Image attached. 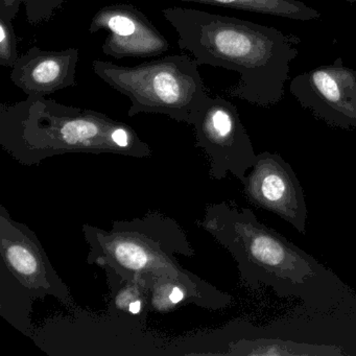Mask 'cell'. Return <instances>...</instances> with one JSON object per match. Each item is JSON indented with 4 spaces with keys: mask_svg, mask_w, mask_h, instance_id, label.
Returning a JSON list of instances; mask_svg holds the SVG:
<instances>
[{
    "mask_svg": "<svg viewBox=\"0 0 356 356\" xmlns=\"http://www.w3.org/2000/svg\"><path fill=\"white\" fill-rule=\"evenodd\" d=\"M99 31L108 32L102 51L116 60L160 57L170 49L168 39L143 11L131 3L101 8L89 26L90 34Z\"/></svg>",
    "mask_w": 356,
    "mask_h": 356,
    "instance_id": "10",
    "label": "cell"
},
{
    "mask_svg": "<svg viewBox=\"0 0 356 356\" xmlns=\"http://www.w3.org/2000/svg\"><path fill=\"white\" fill-rule=\"evenodd\" d=\"M345 1H347V3H356V0H345Z\"/></svg>",
    "mask_w": 356,
    "mask_h": 356,
    "instance_id": "16",
    "label": "cell"
},
{
    "mask_svg": "<svg viewBox=\"0 0 356 356\" xmlns=\"http://www.w3.org/2000/svg\"><path fill=\"white\" fill-rule=\"evenodd\" d=\"M243 185V193L252 205L273 212L305 234L308 214L305 193L291 164L279 154H257Z\"/></svg>",
    "mask_w": 356,
    "mask_h": 356,
    "instance_id": "9",
    "label": "cell"
},
{
    "mask_svg": "<svg viewBox=\"0 0 356 356\" xmlns=\"http://www.w3.org/2000/svg\"><path fill=\"white\" fill-rule=\"evenodd\" d=\"M199 226L230 252L241 283L253 291L270 287L280 298L306 299L323 280H330L316 258L234 202L207 205Z\"/></svg>",
    "mask_w": 356,
    "mask_h": 356,
    "instance_id": "3",
    "label": "cell"
},
{
    "mask_svg": "<svg viewBox=\"0 0 356 356\" xmlns=\"http://www.w3.org/2000/svg\"><path fill=\"white\" fill-rule=\"evenodd\" d=\"M0 314L29 334L35 300L47 296L74 308L70 287L58 275L36 233L0 206Z\"/></svg>",
    "mask_w": 356,
    "mask_h": 356,
    "instance_id": "6",
    "label": "cell"
},
{
    "mask_svg": "<svg viewBox=\"0 0 356 356\" xmlns=\"http://www.w3.org/2000/svg\"><path fill=\"white\" fill-rule=\"evenodd\" d=\"M0 145L26 166L66 154H113L139 159L153 155L152 147L129 124L41 95L0 105Z\"/></svg>",
    "mask_w": 356,
    "mask_h": 356,
    "instance_id": "2",
    "label": "cell"
},
{
    "mask_svg": "<svg viewBox=\"0 0 356 356\" xmlns=\"http://www.w3.org/2000/svg\"><path fill=\"white\" fill-rule=\"evenodd\" d=\"M195 304L210 310L224 309L232 304V296L216 286L202 287L180 279L165 276L152 277L149 285V310L166 312L179 303Z\"/></svg>",
    "mask_w": 356,
    "mask_h": 356,
    "instance_id": "12",
    "label": "cell"
},
{
    "mask_svg": "<svg viewBox=\"0 0 356 356\" xmlns=\"http://www.w3.org/2000/svg\"><path fill=\"white\" fill-rule=\"evenodd\" d=\"M193 128L195 147L207 156L211 179L222 181L232 174L243 183L257 154L236 106L224 97H210Z\"/></svg>",
    "mask_w": 356,
    "mask_h": 356,
    "instance_id": "7",
    "label": "cell"
},
{
    "mask_svg": "<svg viewBox=\"0 0 356 356\" xmlns=\"http://www.w3.org/2000/svg\"><path fill=\"white\" fill-rule=\"evenodd\" d=\"M161 13L179 35V47L199 65L238 74V83L226 90L230 97L264 108L282 101L291 62L299 54V38L203 10L175 7Z\"/></svg>",
    "mask_w": 356,
    "mask_h": 356,
    "instance_id": "1",
    "label": "cell"
},
{
    "mask_svg": "<svg viewBox=\"0 0 356 356\" xmlns=\"http://www.w3.org/2000/svg\"><path fill=\"white\" fill-rule=\"evenodd\" d=\"M289 92L302 108L328 126L356 128V70L343 65L341 58L296 76L289 83Z\"/></svg>",
    "mask_w": 356,
    "mask_h": 356,
    "instance_id": "8",
    "label": "cell"
},
{
    "mask_svg": "<svg viewBox=\"0 0 356 356\" xmlns=\"http://www.w3.org/2000/svg\"><path fill=\"white\" fill-rule=\"evenodd\" d=\"M12 22L0 16V65L11 70L19 59L17 38Z\"/></svg>",
    "mask_w": 356,
    "mask_h": 356,
    "instance_id": "15",
    "label": "cell"
},
{
    "mask_svg": "<svg viewBox=\"0 0 356 356\" xmlns=\"http://www.w3.org/2000/svg\"><path fill=\"white\" fill-rule=\"evenodd\" d=\"M197 60L172 55L136 66L97 59L93 72L131 102L128 115L162 114L193 126L210 95Z\"/></svg>",
    "mask_w": 356,
    "mask_h": 356,
    "instance_id": "5",
    "label": "cell"
},
{
    "mask_svg": "<svg viewBox=\"0 0 356 356\" xmlns=\"http://www.w3.org/2000/svg\"><path fill=\"white\" fill-rule=\"evenodd\" d=\"M180 3H201L231 10L253 12L275 17L310 22L320 19L321 13L300 0H165Z\"/></svg>",
    "mask_w": 356,
    "mask_h": 356,
    "instance_id": "13",
    "label": "cell"
},
{
    "mask_svg": "<svg viewBox=\"0 0 356 356\" xmlns=\"http://www.w3.org/2000/svg\"><path fill=\"white\" fill-rule=\"evenodd\" d=\"M89 247L87 264L110 268L124 280L145 274L180 279L197 286H211L207 281L181 266L177 255L193 257V245L180 225L161 212L149 211L143 218L116 220L110 230L85 224Z\"/></svg>",
    "mask_w": 356,
    "mask_h": 356,
    "instance_id": "4",
    "label": "cell"
},
{
    "mask_svg": "<svg viewBox=\"0 0 356 356\" xmlns=\"http://www.w3.org/2000/svg\"><path fill=\"white\" fill-rule=\"evenodd\" d=\"M79 59L78 49L43 51L33 47L19 57L10 78L26 95L47 97L76 86Z\"/></svg>",
    "mask_w": 356,
    "mask_h": 356,
    "instance_id": "11",
    "label": "cell"
},
{
    "mask_svg": "<svg viewBox=\"0 0 356 356\" xmlns=\"http://www.w3.org/2000/svg\"><path fill=\"white\" fill-rule=\"evenodd\" d=\"M110 287L109 312L118 318H131L130 306L143 301L149 306V285L154 274H145L135 280H124L114 270L106 268Z\"/></svg>",
    "mask_w": 356,
    "mask_h": 356,
    "instance_id": "14",
    "label": "cell"
}]
</instances>
